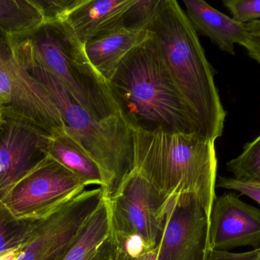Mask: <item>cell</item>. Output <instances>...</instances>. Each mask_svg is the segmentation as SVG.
Returning a JSON list of instances; mask_svg holds the SVG:
<instances>
[{
    "instance_id": "obj_12",
    "label": "cell",
    "mask_w": 260,
    "mask_h": 260,
    "mask_svg": "<svg viewBox=\"0 0 260 260\" xmlns=\"http://www.w3.org/2000/svg\"><path fill=\"white\" fill-rule=\"evenodd\" d=\"M260 248V209L235 192L216 196L209 219V250L230 251L238 247Z\"/></svg>"
},
{
    "instance_id": "obj_7",
    "label": "cell",
    "mask_w": 260,
    "mask_h": 260,
    "mask_svg": "<svg viewBox=\"0 0 260 260\" xmlns=\"http://www.w3.org/2000/svg\"><path fill=\"white\" fill-rule=\"evenodd\" d=\"M83 181L46 156L0 198V207L16 223L50 218L85 190Z\"/></svg>"
},
{
    "instance_id": "obj_14",
    "label": "cell",
    "mask_w": 260,
    "mask_h": 260,
    "mask_svg": "<svg viewBox=\"0 0 260 260\" xmlns=\"http://www.w3.org/2000/svg\"><path fill=\"white\" fill-rule=\"evenodd\" d=\"M151 37L148 30L121 27L86 41L84 49L91 65L108 82L130 52Z\"/></svg>"
},
{
    "instance_id": "obj_25",
    "label": "cell",
    "mask_w": 260,
    "mask_h": 260,
    "mask_svg": "<svg viewBox=\"0 0 260 260\" xmlns=\"http://www.w3.org/2000/svg\"><path fill=\"white\" fill-rule=\"evenodd\" d=\"M245 39L241 46L247 54L260 64V20L245 24Z\"/></svg>"
},
{
    "instance_id": "obj_24",
    "label": "cell",
    "mask_w": 260,
    "mask_h": 260,
    "mask_svg": "<svg viewBox=\"0 0 260 260\" xmlns=\"http://www.w3.org/2000/svg\"><path fill=\"white\" fill-rule=\"evenodd\" d=\"M216 186L247 195L260 205V185L241 181L234 177H218Z\"/></svg>"
},
{
    "instance_id": "obj_3",
    "label": "cell",
    "mask_w": 260,
    "mask_h": 260,
    "mask_svg": "<svg viewBox=\"0 0 260 260\" xmlns=\"http://www.w3.org/2000/svg\"><path fill=\"white\" fill-rule=\"evenodd\" d=\"M132 133L133 169L168 199L195 197L209 221L216 198L215 141L196 134L139 129Z\"/></svg>"
},
{
    "instance_id": "obj_21",
    "label": "cell",
    "mask_w": 260,
    "mask_h": 260,
    "mask_svg": "<svg viewBox=\"0 0 260 260\" xmlns=\"http://www.w3.org/2000/svg\"><path fill=\"white\" fill-rule=\"evenodd\" d=\"M15 223L0 207V253L19 247L24 241L28 224L15 229L12 225Z\"/></svg>"
},
{
    "instance_id": "obj_30",
    "label": "cell",
    "mask_w": 260,
    "mask_h": 260,
    "mask_svg": "<svg viewBox=\"0 0 260 260\" xmlns=\"http://www.w3.org/2000/svg\"><path fill=\"white\" fill-rule=\"evenodd\" d=\"M14 260H16V259H14Z\"/></svg>"
},
{
    "instance_id": "obj_4",
    "label": "cell",
    "mask_w": 260,
    "mask_h": 260,
    "mask_svg": "<svg viewBox=\"0 0 260 260\" xmlns=\"http://www.w3.org/2000/svg\"><path fill=\"white\" fill-rule=\"evenodd\" d=\"M12 50L17 61L51 96L62 114L66 132L100 166L105 177L102 189L106 198L111 197L133 169V133L127 122L122 116L94 117L44 66L27 55Z\"/></svg>"
},
{
    "instance_id": "obj_9",
    "label": "cell",
    "mask_w": 260,
    "mask_h": 260,
    "mask_svg": "<svg viewBox=\"0 0 260 260\" xmlns=\"http://www.w3.org/2000/svg\"><path fill=\"white\" fill-rule=\"evenodd\" d=\"M105 198L102 187L84 190L47 219L28 223L16 260H59Z\"/></svg>"
},
{
    "instance_id": "obj_6",
    "label": "cell",
    "mask_w": 260,
    "mask_h": 260,
    "mask_svg": "<svg viewBox=\"0 0 260 260\" xmlns=\"http://www.w3.org/2000/svg\"><path fill=\"white\" fill-rule=\"evenodd\" d=\"M111 237L142 256L154 251L165 227L170 199L134 169L106 198Z\"/></svg>"
},
{
    "instance_id": "obj_8",
    "label": "cell",
    "mask_w": 260,
    "mask_h": 260,
    "mask_svg": "<svg viewBox=\"0 0 260 260\" xmlns=\"http://www.w3.org/2000/svg\"><path fill=\"white\" fill-rule=\"evenodd\" d=\"M0 103L4 115L26 121L50 135L66 132L62 114L51 96L17 61L9 37L1 30Z\"/></svg>"
},
{
    "instance_id": "obj_23",
    "label": "cell",
    "mask_w": 260,
    "mask_h": 260,
    "mask_svg": "<svg viewBox=\"0 0 260 260\" xmlns=\"http://www.w3.org/2000/svg\"><path fill=\"white\" fill-rule=\"evenodd\" d=\"M42 11L45 23L62 21L76 0H33Z\"/></svg>"
},
{
    "instance_id": "obj_11",
    "label": "cell",
    "mask_w": 260,
    "mask_h": 260,
    "mask_svg": "<svg viewBox=\"0 0 260 260\" xmlns=\"http://www.w3.org/2000/svg\"><path fill=\"white\" fill-rule=\"evenodd\" d=\"M50 136L26 121L4 115L0 125V198L47 156Z\"/></svg>"
},
{
    "instance_id": "obj_16",
    "label": "cell",
    "mask_w": 260,
    "mask_h": 260,
    "mask_svg": "<svg viewBox=\"0 0 260 260\" xmlns=\"http://www.w3.org/2000/svg\"><path fill=\"white\" fill-rule=\"evenodd\" d=\"M47 155L79 177L87 186H105L100 166L67 132L50 136Z\"/></svg>"
},
{
    "instance_id": "obj_28",
    "label": "cell",
    "mask_w": 260,
    "mask_h": 260,
    "mask_svg": "<svg viewBox=\"0 0 260 260\" xmlns=\"http://www.w3.org/2000/svg\"><path fill=\"white\" fill-rule=\"evenodd\" d=\"M116 253V244L112 237L108 244L104 247L102 253L99 255L97 260H114Z\"/></svg>"
},
{
    "instance_id": "obj_27",
    "label": "cell",
    "mask_w": 260,
    "mask_h": 260,
    "mask_svg": "<svg viewBox=\"0 0 260 260\" xmlns=\"http://www.w3.org/2000/svg\"><path fill=\"white\" fill-rule=\"evenodd\" d=\"M115 244L116 253L114 260H142L143 256H139L134 252L126 248L123 244L117 243H115Z\"/></svg>"
},
{
    "instance_id": "obj_13",
    "label": "cell",
    "mask_w": 260,
    "mask_h": 260,
    "mask_svg": "<svg viewBox=\"0 0 260 260\" xmlns=\"http://www.w3.org/2000/svg\"><path fill=\"white\" fill-rule=\"evenodd\" d=\"M135 0H76L62 21L85 44L123 27V18Z\"/></svg>"
},
{
    "instance_id": "obj_15",
    "label": "cell",
    "mask_w": 260,
    "mask_h": 260,
    "mask_svg": "<svg viewBox=\"0 0 260 260\" xmlns=\"http://www.w3.org/2000/svg\"><path fill=\"white\" fill-rule=\"evenodd\" d=\"M186 14L197 32L207 37L221 51L235 55V46L245 39V24H241L203 0H183Z\"/></svg>"
},
{
    "instance_id": "obj_22",
    "label": "cell",
    "mask_w": 260,
    "mask_h": 260,
    "mask_svg": "<svg viewBox=\"0 0 260 260\" xmlns=\"http://www.w3.org/2000/svg\"><path fill=\"white\" fill-rule=\"evenodd\" d=\"M222 3L237 22L248 24L260 20V0H223Z\"/></svg>"
},
{
    "instance_id": "obj_5",
    "label": "cell",
    "mask_w": 260,
    "mask_h": 260,
    "mask_svg": "<svg viewBox=\"0 0 260 260\" xmlns=\"http://www.w3.org/2000/svg\"><path fill=\"white\" fill-rule=\"evenodd\" d=\"M8 37L12 49L44 66L94 117L122 116L109 84L91 65L84 44L65 23H44L28 33Z\"/></svg>"
},
{
    "instance_id": "obj_19",
    "label": "cell",
    "mask_w": 260,
    "mask_h": 260,
    "mask_svg": "<svg viewBox=\"0 0 260 260\" xmlns=\"http://www.w3.org/2000/svg\"><path fill=\"white\" fill-rule=\"evenodd\" d=\"M226 166L234 178L260 185V134L246 143L241 154L228 162Z\"/></svg>"
},
{
    "instance_id": "obj_1",
    "label": "cell",
    "mask_w": 260,
    "mask_h": 260,
    "mask_svg": "<svg viewBox=\"0 0 260 260\" xmlns=\"http://www.w3.org/2000/svg\"><path fill=\"white\" fill-rule=\"evenodd\" d=\"M147 30L205 138L215 142L222 136L227 112L215 85L213 68L186 12L176 0H160Z\"/></svg>"
},
{
    "instance_id": "obj_2",
    "label": "cell",
    "mask_w": 260,
    "mask_h": 260,
    "mask_svg": "<svg viewBox=\"0 0 260 260\" xmlns=\"http://www.w3.org/2000/svg\"><path fill=\"white\" fill-rule=\"evenodd\" d=\"M108 84L132 129L196 134L205 138L197 117L173 82L152 36L123 59Z\"/></svg>"
},
{
    "instance_id": "obj_10",
    "label": "cell",
    "mask_w": 260,
    "mask_h": 260,
    "mask_svg": "<svg viewBox=\"0 0 260 260\" xmlns=\"http://www.w3.org/2000/svg\"><path fill=\"white\" fill-rule=\"evenodd\" d=\"M209 227V218L195 197H173L168 203L156 260L207 259Z\"/></svg>"
},
{
    "instance_id": "obj_29",
    "label": "cell",
    "mask_w": 260,
    "mask_h": 260,
    "mask_svg": "<svg viewBox=\"0 0 260 260\" xmlns=\"http://www.w3.org/2000/svg\"><path fill=\"white\" fill-rule=\"evenodd\" d=\"M3 120H4V111H3V106L0 103V125L3 123Z\"/></svg>"
},
{
    "instance_id": "obj_20",
    "label": "cell",
    "mask_w": 260,
    "mask_h": 260,
    "mask_svg": "<svg viewBox=\"0 0 260 260\" xmlns=\"http://www.w3.org/2000/svg\"><path fill=\"white\" fill-rule=\"evenodd\" d=\"M160 0H135L123 18V27L147 30L155 15Z\"/></svg>"
},
{
    "instance_id": "obj_17",
    "label": "cell",
    "mask_w": 260,
    "mask_h": 260,
    "mask_svg": "<svg viewBox=\"0 0 260 260\" xmlns=\"http://www.w3.org/2000/svg\"><path fill=\"white\" fill-rule=\"evenodd\" d=\"M111 238V218L105 197L59 260H97Z\"/></svg>"
},
{
    "instance_id": "obj_18",
    "label": "cell",
    "mask_w": 260,
    "mask_h": 260,
    "mask_svg": "<svg viewBox=\"0 0 260 260\" xmlns=\"http://www.w3.org/2000/svg\"><path fill=\"white\" fill-rule=\"evenodd\" d=\"M45 23L33 0H0V30L9 37L28 33Z\"/></svg>"
},
{
    "instance_id": "obj_26",
    "label": "cell",
    "mask_w": 260,
    "mask_h": 260,
    "mask_svg": "<svg viewBox=\"0 0 260 260\" xmlns=\"http://www.w3.org/2000/svg\"><path fill=\"white\" fill-rule=\"evenodd\" d=\"M206 260H260V248L244 253L210 250Z\"/></svg>"
}]
</instances>
